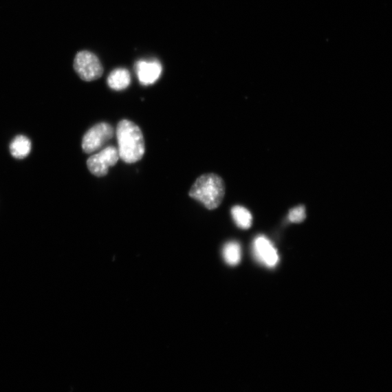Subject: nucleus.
<instances>
[{
	"mask_svg": "<svg viewBox=\"0 0 392 392\" xmlns=\"http://www.w3.org/2000/svg\"><path fill=\"white\" fill-rule=\"evenodd\" d=\"M74 68L78 76L85 82L97 80L103 74L100 60L89 51L78 52L74 58Z\"/></svg>",
	"mask_w": 392,
	"mask_h": 392,
	"instance_id": "3",
	"label": "nucleus"
},
{
	"mask_svg": "<svg viewBox=\"0 0 392 392\" xmlns=\"http://www.w3.org/2000/svg\"><path fill=\"white\" fill-rule=\"evenodd\" d=\"M107 83L109 87L112 89L116 91L124 90L130 85V74L125 69H116L109 74Z\"/></svg>",
	"mask_w": 392,
	"mask_h": 392,
	"instance_id": "9",
	"label": "nucleus"
},
{
	"mask_svg": "<svg viewBox=\"0 0 392 392\" xmlns=\"http://www.w3.org/2000/svg\"><path fill=\"white\" fill-rule=\"evenodd\" d=\"M114 135V129L108 123H99L90 128L83 137L82 146L85 153H93L102 149Z\"/></svg>",
	"mask_w": 392,
	"mask_h": 392,
	"instance_id": "4",
	"label": "nucleus"
},
{
	"mask_svg": "<svg viewBox=\"0 0 392 392\" xmlns=\"http://www.w3.org/2000/svg\"><path fill=\"white\" fill-rule=\"evenodd\" d=\"M135 71L141 85L149 86L159 80L162 73V64L158 61H140L135 63Z\"/></svg>",
	"mask_w": 392,
	"mask_h": 392,
	"instance_id": "7",
	"label": "nucleus"
},
{
	"mask_svg": "<svg viewBox=\"0 0 392 392\" xmlns=\"http://www.w3.org/2000/svg\"><path fill=\"white\" fill-rule=\"evenodd\" d=\"M253 252L260 263L268 268L276 267L279 261L276 248L264 235H259L253 243Z\"/></svg>",
	"mask_w": 392,
	"mask_h": 392,
	"instance_id": "6",
	"label": "nucleus"
},
{
	"mask_svg": "<svg viewBox=\"0 0 392 392\" xmlns=\"http://www.w3.org/2000/svg\"><path fill=\"white\" fill-rule=\"evenodd\" d=\"M232 216L237 225L244 230L250 228L252 224V215L247 208L235 206L232 208Z\"/></svg>",
	"mask_w": 392,
	"mask_h": 392,
	"instance_id": "11",
	"label": "nucleus"
},
{
	"mask_svg": "<svg viewBox=\"0 0 392 392\" xmlns=\"http://www.w3.org/2000/svg\"><path fill=\"white\" fill-rule=\"evenodd\" d=\"M226 263L230 266H237L241 260V248L239 243L231 241L226 243L222 250Z\"/></svg>",
	"mask_w": 392,
	"mask_h": 392,
	"instance_id": "10",
	"label": "nucleus"
},
{
	"mask_svg": "<svg viewBox=\"0 0 392 392\" xmlns=\"http://www.w3.org/2000/svg\"><path fill=\"white\" fill-rule=\"evenodd\" d=\"M224 179L216 174H205L195 180L189 191L190 197L201 202L209 210L219 206L225 197Z\"/></svg>",
	"mask_w": 392,
	"mask_h": 392,
	"instance_id": "2",
	"label": "nucleus"
},
{
	"mask_svg": "<svg viewBox=\"0 0 392 392\" xmlns=\"http://www.w3.org/2000/svg\"><path fill=\"white\" fill-rule=\"evenodd\" d=\"M120 159L119 151L114 146H108L90 156L87 166L91 174L102 177L108 174L109 167L115 166Z\"/></svg>",
	"mask_w": 392,
	"mask_h": 392,
	"instance_id": "5",
	"label": "nucleus"
},
{
	"mask_svg": "<svg viewBox=\"0 0 392 392\" xmlns=\"http://www.w3.org/2000/svg\"><path fill=\"white\" fill-rule=\"evenodd\" d=\"M118 151L120 159L127 164H133L142 159L145 154V140L140 128L134 122L124 120L116 128Z\"/></svg>",
	"mask_w": 392,
	"mask_h": 392,
	"instance_id": "1",
	"label": "nucleus"
},
{
	"mask_svg": "<svg viewBox=\"0 0 392 392\" xmlns=\"http://www.w3.org/2000/svg\"><path fill=\"white\" fill-rule=\"evenodd\" d=\"M32 147L31 140L23 135H19L12 140L9 149L13 158L23 160L30 154Z\"/></svg>",
	"mask_w": 392,
	"mask_h": 392,
	"instance_id": "8",
	"label": "nucleus"
},
{
	"mask_svg": "<svg viewBox=\"0 0 392 392\" xmlns=\"http://www.w3.org/2000/svg\"><path fill=\"white\" fill-rule=\"evenodd\" d=\"M306 218L305 207L299 206L292 209L289 215V219L294 224H300Z\"/></svg>",
	"mask_w": 392,
	"mask_h": 392,
	"instance_id": "12",
	"label": "nucleus"
}]
</instances>
